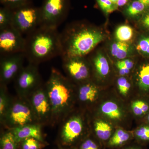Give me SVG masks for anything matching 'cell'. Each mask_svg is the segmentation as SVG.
<instances>
[{"label":"cell","instance_id":"cell-7","mask_svg":"<svg viewBox=\"0 0 149 149\" xmlns=\"http://www.w3.org/2000/svg\"><path fill=\"white\" fill-rule=\"evenodd\" d=\"M25 56L24 53H19L1 56V80L2 84L6 83L16 77L23 68Z\"/></svg>","mask_w":149,"mask_h":149},{"label":"cell","instance_id":"cell-11","mask_svg":"<svg viewBox=\"0 0 149 149\" xmlns=\"http://www.w3.org/2000/svg\"><path fill=\"white\" fill-rule=\"evenodd\" d=\"M42 90L35 92L32 96V103L33 110L37 117L41 119L46 118L52 111L47 94Z\"/></svg>","mask_w":149,"mask_h":149},{"label":"cell","instance_id":"cell-19","mask_svg":"<svg viewBox=\"0 0 149 149\" xmlns=\"http://www.w3.org/2000/svg\"><path fill=\"white\" fill-rule=\"evenodd\" d=\"M96 136L103 141L109 140L111 137L112 128L109 123L102 120H98L95 124Z\"/></svg>","mask_w":149,"mask_h":149},{"label":"cell","instance_id":"cell-37","mask_svg":"<svg viewBox=\"0 0 149 149\" xmlns=\"http://www.w3.org/2000/svg\"><path fill=\"white\" fill-rule=\"evenodd\" d=\"M130 1V0H118L116 5L118 7L123 6L127 4Z\"/></svg>","mask_w":149,"mask_h":149},{"label":"cell","instance_id":"cell-24","mask_svg":"<svg viewBox=\"0 0 149 149\" xmlns=\"http://www.w3.org/2000/svg\"><path fill=\"white\" fill-rule=\"evenodd\" d=\"M133 113L137 116H143L149 111V105L147 102L142 100H137L131 104Z\"/></svg>","mask_w":149,"mask_h":149},{"label":"cell","instance_id":"cell-5","mask_svg":"<svg viewBox=\"0 0 149 149\" xmlns=\"http://www.w3.org/2000/svg\"><path fill=\"white\" fill-rule=\"evenodd\" d=\"M68 6V0H44L40 8L41 25L58 28L65 20Z\"/></svg>","mask_w":149,"mask_h":149},{"label":"cell","instance_id":"cell-35","mask_svg":"<svg viewBox=\"0 0 149 149\" xmlns=\"http://www.w3.org/2000/svg\"><path fill=\"white\" fill-rule=\"evenodd\" d=\"M140 22L144 27L149 29V9L141 16Z\"/></svg>","mask_w":149,"mask_h":149},{"label":"cell","instance_id":"cell-23","mask_svg":"<svg viewBox=\"0 0 149 149\" xmlns=\"http://www.w3.org/2000/svg\"><path fill=\"white\" fill-rule=\"evenodd\" d=\"M13 18V10L3 6L0 8V30L11 26Z\"/></svg>","mask_w":149,"mask_h":149},{"label":"cell","instance_id":"cell-34","mask_svg":"<svg viewBox=\"0 0 149 149\" xmlns=\"http://www.w3.org/2000/svg\"><path fill=\"white\" fill-rule=\"evenodd\" d=\"M80 149H99L98 146L94 141L88 139L81 145Z\"/></svg>","mask_w":149,"mask_h":149},{"label":"cell","instance_id":"cell-25","mask_svg":"<svg viewBox=\"0 0 149 149\" xmlns=\"http://www.w3.org/2000/svg\"><path fill=\"white\" fill-rule=\"evenodd\" d=\"M17 143L12 132L6 133L1 139L2 149H16Z\"/></svg>","mask_w":149,"mask_h":149},{"label":"cell","instance_id":"cell-38","mask_svg":"<svg viewBox=\"0 0 149 149\" xmlns=\"http://www.w3.org/2000/svg\"><path fill=\"white\" fill-rule=\"evenodd\" d=\"M149 8V0H138Z\"/></svg>","mask_w":149,"mask_h":149},{"label":"cell","instance_id":"cell-10","mask_svg":"<svg viewBox=\"0 0 149 149\" xmlns=\"http://www.w3.org/2000/svg\"><path fill=\"white\" fill-rule=\"evenodd\" d=\"M33 113L28 105L18 102L14 104L8 112V120L15 127L28 124L33 119Z\"/></svg>","mask_w":149,"mask_h":149},{"label":"cell","instance_id":"cell-9","mask_svg":"<svg viewBox=\"0 0 149 149\" xmlns=\"http://www.w3.org/2000/svg\"><path fill=\"white\" fill-rule=\"evenodd\" d=\"M16 85L22 92H29L39 85L40 81V74L37 65L29 63L27 66L20 70L17 76Z\"/></svg>","mask_w":149,"mask_h":149},{"label":"cell","instance_id":"cell-28","mask_svg":"<svg viewBox=\"0 0 149 149\" xmlns=\"http://www.w3.org/2000/svg\"><path fill=\"white\" fill-rule=\"evenodd\" d=\"M102 10L107 14L111 13L116 10L117 5L112 3L110 0H96Z\"/></svg>","mask_w":149,"mask_h":149},{"label":"cell","instance_id":"cell-6","mask_svg":"<svg viewBox=\"0 0 149 149\" xmlns=\"http://www.w3.org/2000/svg\"><path fill=\"white\" fill-rule=\"evenodd\" d=\"M25 38L12 25L0 30V56L24 53Z\"/></svg>","mask_w":149,"mask_h":149},{"label":"cell","instance_id":"cell-29","mask_svg":"<svg viewBox=\"0 0 149 149\" xmlns=\"http://www.w3.org/2000/svg\"><path fill=\"white\" fill-rule=\"evenodd\" d=\"M117 85L118 91L120 94L123 96H126L130 91V83L125 77H119L117 80Z\"/></svg>","mask_w":149,"mask_h":149},{"label":"cell","instance_id":"cell-31","mask_svg":"<svg viewBox=\"0 0 149 149\" xmlns=\"http://www.w3.org/2000/svg\"><path fill=\"white\" fill-rule=\"evenodd\" d=\"M39 141L34 138L25 139L22 143V149H40L41 146Z\"/></svg>","mask_w":149,"mask_h":149},{"label":"cell","instance_id":"cell-36","mask_svg":"<svg viewBox=\"0 0 149 149\" xmlns=\"http://www.w3.org/2000/svg\"><path fill=\"white\" fill-rule=\"evenodd\" d=\"M119 71V73L121 76H124L126 74H128L130 72V70L124 68L118 67H117Z\"/></svg>","mask_w":149,"mask_h":149},{"label":"cell","instance_id":"cell-40","mask_svg":"<svg viewBox=\"0 0 149 149\" xmlns=\"http://www.w3.org/2000/svg\"><path fill=\"white\" fill-rule=\"evenodd\" d=\"M125 149H141L137 147H131V148H128Z\"/></svg>","mask_w":149,"mask_h":149},{"label":"cell","instance_id":"cell-20","mask_svg":"<svg viewBox=\"0 0 149 149\" xmlns=\"http://www.w3.org/2000/svg\"><path fill=\"white\" fill-rule=\"evenodd\" d=\"M137 81L142 91H149V63L144 64L140 67L137 75Z\"/></svg>","mask_w":149,"mask_h":149},{"label":"cell","instance_id":"cell-12","mask_svg":"<svg viewBox=\"0 0 149 149\" xmlns=\"http://www.w3.org/2000/svg\"><path fill=\"white\" fill-rule=\"evenodd\" d=\"M83 130V123L79 118H70L65 123L63 129V140L66 143H72L80 136Z\"/></svg>","mask_w":149,"mask_h":149},{"label":"cell","instance_id":"cell-17","mask_svg":"<svg viewBox=\"0 0 149 149\" xmlns=\"http://www.w3.org/2000/svg\"><path fill=\"white\" fill-rule=\"evenodd\" d=\"M97 89L93 83H88L80 87L79 91V97L84 102H93L97 96Z\"/></svg>","mask_w":149,"mask_h":149},{"label":"cell","instance_id":"cell-14","mask_svg":"<svg viewBox=\"0 0 149 149\" xmlns=\"http://www.w3.org/2000/svg\"><path fill=\"white\" fill-rule=\"evenodd\" d=\"M110 50L112 56L120 60L127 58L133 52V47L130 44L118 41L111 44Z\"/></svg>","mask_w":149,"mask_h":149},{"label":"cell","instance_id":"cell-4","mask_svg":"<svg viewBox=\"0 0 149 149\" xmlns=\"http://www.w3.org/2000/svg\"><path fill=\"white\" fill-rule=\"evenodd\" d=\"M40 8L30 3L13 10L12 25L22 35H27L41 25Z\"/></svg>","mask_w":149,"mask_h":149},{"label":"cell","instance_id":"cell-1","mask_svg":"<svg viewBox=\"0 0 149 149\" xmlns=\"http://www.w3.org/2000/svg\"><path fill=\"white\" fill-rule=\"evenodd\" d=\"M24 53L29 63L38 64L62 55L58 28L40 25L26 35Z\"/></svg>","mask_w":149,"mask_h":149},{"label":"cell","instance_id":"cell-39","mask_svg":"<svg viewBox=\"0 0 149 149\" xmlns=\"http://www.w3.org/2000/svg\"><path fill=\"white\" fill-rule=\"evenodd\" d=\"M111 1V2L112 3H113L115 4H116L118 1V0H110Z\"/></svg>","mask_w":149,"mask_h":149},{"label":"cell","instance_id":"cell-32","mask_svg":"<svg viewBox=\"0 0 149 149\" xmlns=\"http://www.w3.org/2000/svg\"><path fill=\"white\" fill-rule=\"evenodd\" d=\"M8 102L5 95L3 93V92H1L0 96V116L3 118L7 111Z\"/></svg>","mask_w":149,"mask_h":149},{"label":"cell","instance_id":"cell-2","mask_svg":"<svg viewBox=\"0 0 149 149\" xmlns=\"http://www.w3.org/2000/svg\"><path fill=\"white\" fill-rule=\"evenodd\" d=\"M62 56L84 57L93 50L105 38L101 30L85 23H73L61 32Z\"/></svg>","mask_w":149,"mask_h":149},{"label":"cell","instance_id":"cell-8","mask_svg":"<svg viewBox=\"0 0 149 149\" xmlns=\"http://www.w3.org/2000/svg\"><path fill=\"white\" fill-rule=\"evenodd\" d=\"M61 57L65 70L73 80L83 81L90 77V68L84 57Z\"/></svg>","mask_w":149,"mask_h":149},{"label":"cell","instance_id":"cell-26","mask_svg":"<svg viewBox=\"0 0 149 149\" xmlns=\"http://www.w3.org/2000/svg\"><path fill=\"white\" fill-rule=\"evenodd\" d=\"M136 49L142 55L149 56V37H143L138 41Z\"/></svg>","mask_w":149,"mask_h":149},{"label":"cell","instance_id":"cell-33","mask_svg":"<svg viewBox=\"0 0 149 149\" xmlns=\"http://www.w3.org/2000/svg\"><path fill=\"white\" fill-rule=\"evenodd\" d=\"M116 65L117 67H121L130 70L134 66V62L130 59L125 58L118 61L116 63Z\"/></svg>","mask_w":149,"mask_h":149},{"label":"cell","instance_id":"cell-21","mask_svg":"<svg viewBox=\"0 0 149 149\" xmlns=\"http://www.w3.org/2000/svg\"><path fill=\"white\" fill-rule=\"evenodd\" d=\"M130 137L127 131L121 129H117L109 140V145L112 147L120 146L128 142Z\"/></svg>","mask_w":149,"mask_h":149},{"label":"cell","instance_id":"cell-16","mask_svg":"<svg viewBox=\"0 0 149 149\" xmlns=\"http://www.w3.org/2000/svg\"><path fill=\"white\" fill-rule=\"evenodd\" d=\"M101 111L105 116L115 121L121 120L123 115L119 106L116 103L110 101L105 102L102 104Z\"/></svg>","mask_w":149,"mask_h":149},{"label":"cell","instance_id":"cell-3","mask_svg":"<svg viewBox=\"0 0 149 149\" xmlns=\"http://www.w3.org/2000/svg\"><path fill=\"white\" fill-rule=\"evenodd\" d=\"M47 91L52 111L59 113L68 107L72 98L69 80L55 69L52 70L47 84Z\"/></svg>","mask_w":149,"mask_h":149},{"label":"cell","instance_id":"cell-15","mask_svg":"<svg viewBox=\"0 0 149 149\" xmlns=\"http://www.w3.org/2000/svg\"><path fill=\"white\" fill-rule=\"evenodd\" d=\"M93 66L98 75L102 78L106 77L110 72V66L106 57L103 54L98 52L94 55L92 59Z\"/></svg>","mask_w":149,"mask_h":149},{"label":"cell","instance_id":"cell-13","mask_svg":"<svg viewBox=\"0 0 149 149\" xmlns=\"http://www.w3.org/2000/svg\"><path fill=\"white\" fill-rule=\"evenodd\" d=\"M12 132L17 143L29 138H34L40 141L43 140L41 129L37 125L28 124L15 127Z\"/></svg>","mask_w":149,"mask_h":149},{"label":"cell","instance_id":"cell-30","mask_svg":"<svg viewBox=\"0 0 149 149\" xmlns=\"http://www.w3.org/2000/svg\"><path fill=\"white\" fill-rule=\"evenodd\" d=\"M136 139L142 142L149 141V125L141 126L136 130L135 133Z\"/></svg>","mask_w":149,"mask_h":149},{"label":"cell","instance_id":"cell-27","mask_svg":"<svg viewBox=\"0 0 149 149\" xmlns=\"http://www.w3.org/2000/svg\"><path fill=\"white\" fill-rule=\"evenodd\" d=\"M4 6L14 10L31 3V0H0Z\"/></svg>","mask_w":149,"mask_h":149},{"label":"cell","instance_id":"cell-18","mask_svg":"<svg viewBox=\"0 0 149 149\" xmlns=\"http://www.w3.org/2000/svg\"><path fill=\"white\" fill-rule=\"evenodd\" d=\"M149 8L138 0H133L127 5L124 12L127 16L136 17L143 15Z\"/></svg>","mask_w":149,"mask_h":149},{"label":"cell","instance_id":"cell-22","mask_svg":"<svg viewBox=\"0 0 149 149\" xmlns=\"http://www.w3.org/2000/svg\"><path fill=\"white\" fill-rule=\"evenodd\" d=\"M134 35L133 28L127 25H122L118 27L115 37L118 41L128 42L132 40Z\"/></svg>","mask_w":149,"mask_h":149},{"label":"cell","instance_id":"cell-41","mask_svg":"<svg viewBox=\"0 0 149 149\" xmlns=\"http://www.w3.org/2000/svg\"><path fill=\"white\" fill-rule=\"evenodd\" d=\"M147 120H148V122L149 123V113L148 114V116H147Z\"/></svg>","mask_w":149,"mask_h":149}]
</instances>
